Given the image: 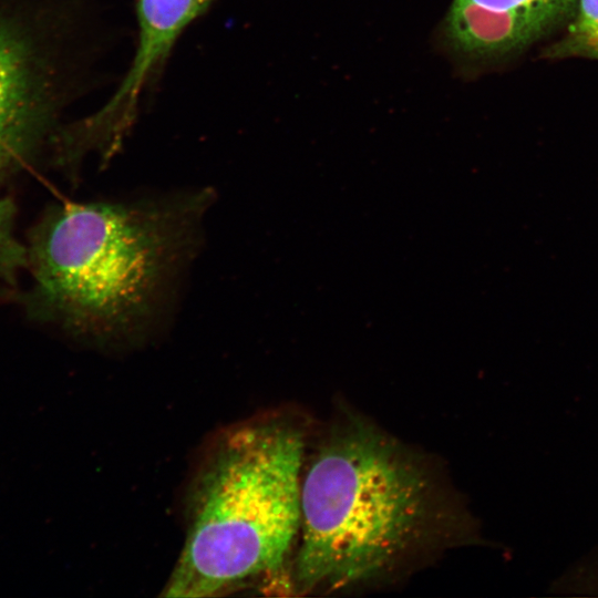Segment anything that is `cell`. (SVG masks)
<instances>
[{
  "label": "cell",
  "instance_id": "cell-1",
  "mask_svg": "<svg viewBox=\"0 0 598 598\" xmlns=\"http://www.w3.org/2000/svg\"><path fill=\"white\" fill-rule=\"evenodd\" d=\"M208 190L133 203H69L35 246L41 291L102 343L130 339L157 313L193 252Z\"/></svg>",
  "mask_w": 598,
  "mask_h": 598
},
{
  "label": "cell",
  "instance_id": "cell-2",
  "mask_svg": "<svg viewBox=\"0 0 598 598\" xmlns=\"http://www.w3.org/2000/svg\"><path fill=\"white\" fill-rule=\"evenodd\" d=\"M302 455L301 432L279 416L239 421L210 441L163 596H224L282 570L301 524Z\"/></svg>",
  "mask_w": 598,
  "mask_h": 598
},
{
  "label": "cell",
  "instance_id": "cell-3",
  "mask_svg": "<svg viewBox=\"0 0 598 598\" xmlns=\"http://www.w3.org/2000/svg\"><path fill=\"white\" fill-rule=\"evenodd\" d=\"M432 488L393 440L360 421L338 430L301 482L297 589H339L374 578L430 525Z\"/></svg>",
  "mask_w": 598,
  "mask_h": 598
},
{
  "label": "cell",
  "instance_id": "cell-4",
  "mask_svg": "<svg viewBox=\"0 0 598 598\" xmlns=\"http://www.w3.org/2000/svg\"><path fill=\"white\" fill-rule=\"evenodd\" d=\"M65 13L49 0H0V173L43 142L66 102Z\"/></svg>",
  "mask_w": 598,
  "mask_h": 598
},
{
  "label": "cell",
  "instance_id": "cell-5",
  "mask_svg": "<svg viewBox=\"0 0 598 598\" xmlns=\"http://www.w3.org/2000/svg\"><path fill=\"white\" fill-rule=\"evenodd\" d=\"M213 0H138V42L131 66L118 89L93 115L69 128L70 146L94 150L109 158L135 120L148 81L163 64L182 32Z\"/></svg>",
  "mask_w": 598,
  "mask_h": 598
},
{
  "label": "cell",
  "instance_id": "cell-6",
  "mask_svg": "<svg viewBox=\"0 0 598 598\" xmlns=\"http://www.w3.org/2000/svg\"><path fill=\"white\" fill-rule=\"evenodd\" d=\"M557 27L544 17L454 0L447 14L446 33L452 45L464 55L497 58L529 47Z\"/></svg>",
  "mask_w": 598,
  "mask_h": 598
},
{
  "label": "cell",
  "instance_id": "cell-7",
  "mask_svg": "<svg viewBox=\"0 0 598 598\" xmlns=\"http://www.w3.org/2000/svg\"><path fill=\"white\" fill-rule=\"evenodd\" d=\"M568 22L563 37L547 48L546 56L598 60V0H577Z\"/></svg>",
  "mask_w": 598,
  "mask_h": 598
},
{
  "label": "cell",
  "instance_id": "cell-8",
  "mask_svg": "<svg viewBox=\"0 0 598 598\" xmlns=\"http://www.w3.org/2000/svg\"><path fill=\"white\" fill-rule=\"evenodd\" d=\"M478 6L497 11H517L539 16L557 25L573 17L577 0H470Z\"/></svg>",
  "mask_w": 598,
  "mask_h": 598
},
{
  "label": "cell",
  "instance_id": "cell-9",
  "mask_svg": "<svg viewBox=\"0 0 598 598\" xmlns=\"http://www.w3.org/2000/svg\"><path fill=\"white\" fill-rule=\"evenodd\" d=\"M13 206L9 199H0V266L7 261H14L16 245L11 236Z\"/></svg>",
  "mask_w": 598,
  "mask_h": 598
}]
</instances>
